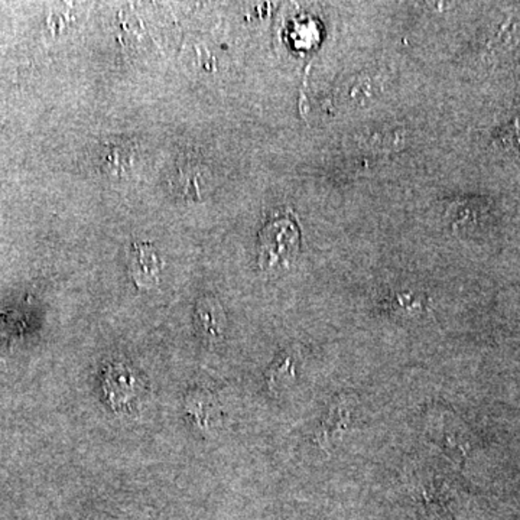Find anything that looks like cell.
<instances>
[{
    "mask_svg": "<svg viewBox=\"0 0 520 520\" xmlns=\"http://www.w3.org/2000/svg\"><path fill=\"white\" fill-rule=\"evenodd\" d=\"M301 233L291 217H277L259 232V268L265 274L288 270L300 255Z\"/></svg>",
    "mask_w": 520,
    "mask_h": 520,
    "instance_id": "6da1fadb",
    "label": "cell"
},
{
    "mask_svg": "<svg viewBox=\"0 0 520 520\" xmlns=\"http://www.w3.org/2000/svg\"><path fill=\"white\" fill-rule=\"evenodd\" d=\"M141 379L122 363H114L107 367L103 380V392L107 402L116 410L128 409L133 399L139 395Z\"/></svg>",
    "mask_w": 520,
    "mask_h": 520,
    "instance_id": "7a4b0ae2",
    "label": "cell"
},
{
    "mask_svg": "<svg viewBox=\"0 0 520 520\" xmlns=\"http://www.w3.org/2000/svg\"><path fill=\"white\" fill-rule=\"evenodd\" d=\"M128 269L137 288L149 291L160 285L161 272L163 269L162 259L148 242L133 243Z\"/></svg>",
    "mask_w": 520,
    "mask_h": 520,
    "instance_id": "3957f363",
    "label": "cell"
},
{
    "mask_svg": "<svg viewBox=\"0 0 520 520\" xmlns=\"http://www.w3.org/2000/svg\"><path fill=\"white\" fill-rule=\"evenodd\" d=\"M195 323L198 328L209 340H217L225 333L226 316L220 302L205 296L198 301L195 307Z\"/></svg>",
    "mask_w": 520,
    "mask_h": 520,
    "instance_id": "277c9868",
    "label": "cell"
},
{
    "mask_svg": "<svg viewBox=\"0 0 520 520\" xmlns=\"http://www.w3.org/2000/svg\"><path fill=\"white\" fill-rule=\"evenodd\" d=\"M295 377V360L291 353H281L277 356L272 367L268 373L269 384L274 388L282 382H288L289 379Z\"/></svg>",
    "mask_w": 520,
    "mask_h": 520,
    "instance_id": "5b68a950",
    "label": "cell"
},
{
    "mask_svg": "<svg viewBox=\"0 0 520 520\" xmlns=\"http://www.w3.org/2000/svg\"><path fill=\"white\" fill-rule=\"evenodd\" d=\"M503 137H505L506 142L512 144L510 146L520 151V120H516V122L508 126L505 132H503Z\"/></svg>",
    "mask_w": 520,
    "mask_h": 520,
    "instance_id": "8992f818",
    "label": "cell"
}]
</instances>
